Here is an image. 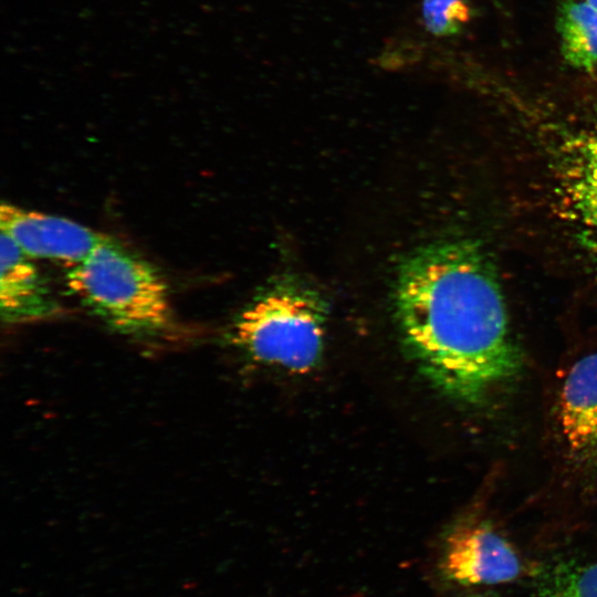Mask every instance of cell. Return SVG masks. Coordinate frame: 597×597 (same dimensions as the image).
<instances>
[{"mask_svg":"<svg viewBox=\"0 0 597 597\" xmlns=\"http://www.w3.org/2000/svg\"><path fill=\"white\" fill-rule=\"evenodd\" d=\"M421 12L426 29L437 36L459 33L471 18L465 0H422Z\"/></svg>","mask_w":597,"mask_h":597,"instance_id":"cell-11","label":"cell"},{"mask_svg":"<svg viewBox=\"0 0 597 597\" xmlns=\"http://www.w3.org/2000/svg\"><path fill=\"white\" fill-rule=\"evenodd\" d=\"M439 569L453 584L482 586L515 580L523 573V563L490 524L467 522L447 537Z\"/></svg>","mask_w":597,"mask_h":597,"instance_id":"cell-4","label":"cell"},{"mask_svg":"<svg viewBox=\"0 0 597 597\" xmlns=\"http://www.w3.org/2000/svg\"><path fill=\"white\" fill-rule=\"evenodd\" d=\"M0 239L3 321L19 323L51 316L56 304L36 266L7 233L1 231Z\"/></svg>","mask_w":597,"mask_h":597,"instance_id":"cell-7","label":"cell"},{"mask_svg":"<svg viewBox=\"0 0 597 597\" xmlns=\"http://www.w3.org/2000/svg\"><path fill=\"white\" fill-rule=\"evenodd\" d=\"M559 420L573 450L597 448V353L580 358L570 368L562 388Z\"/></svg>","mask_w":597,"mask_h":597,"instance_id":"cell-8","label":"cell"},{"mask_svg":"<svg viewBox=\"0 0 597 597\" xmlns=\"http://www.w3.org/2000/svg\"><path fill=\"white\" fill-rule=\"evenodd\" d=\"M1 231L30 258L71 264L83 261L107 237L75 221L2 203Z\"/></svg>","mask_w":597,"mask_h":597,"instance_id":"cell-6","label":"cell"},{"mask_svg":"<svg viewBox=\"0 0 597 597\" xmlns=\"http://www.w3.org/2000/svg\"><path fill=\"white\" fill-rule=\"evenodd\" d=\"M587 3H589L593 8L597 9V0H585Z\"/></svg>","mask_w":597,"mask_h":597,"instance_id":"cell-13","label":"cell"},{"mask_svg":"<svg viewBox=\"0 0 597 597\" xmlns=\"http://www.w3.org/2000/svg\"><path fill=\"white\" fill-rule=\"evenodd\" d=\"M70 292L117 332L158 334L171 320L167 285L147 261L106 238L66 275Z\"/></svg>","mask_w":597,"mask_h":597,"instance_id":"cell-2","label":"cell"},{"mask_svg":"<svg viewBox=\"0 0 597 597\" xmlns=\"http://www.w3.org/2000/svg\"><path fill=\"white\" fill-rule=\"evenodd\" d=\"M468 597H502L493 591H480V593H473L469 595Z\"/></svg>","mask_w":597,"mask_h":597,"instance_id":"cell-12","label":"cell"},{"mask_svg":"<svg viewBox=\"0 0 597 597\" xmlns=\"http://www.w3.org/2000/svg\"><path fill=\"white\" fill-rule=\"evenodd\" d=\"M325 321L326 304L316 291L281 280L240 315L233 338L255 360L304 373L321 356Z\"/></svg>","mask_w":597,"mask_h":597,"instance_id":"cell-3","label":"cell"},{"mask_svg":"<svg viewBox=\"0 0 597 597\" xmlns=\"http://www.w3.org/2000/svg\"><path fill=\"white\" fill-rule=\"evenodd\" d=\"M396 306L408 348L449 396L476 402L519 371L500 282L478 243L417 250L400 266Z\"/></svg>","mask_w":597,"mask_h":597,"instance_id":"cell-1","label":"cell"},{"mask_svg":"<svg viewBox=\"0 0 597 597\" xmlns=\"http://www.w3.org/2000/svg\"><path fill=\"white\" fill-rule=\"evenodd\" d=\"M555 179L569 224L597 256V135L584 133L563 139L555 156Z\"/></svg>","mask_w":597,"mask_h":597,"instance_id":"cell-5","label":"cell"},{"mask_svg":"<svg viewBox=\"0 0 597 597\" xmlns=\"http://www.w3.org/2000/svg\"><path fill=\"white\" fill-rule=\"evenodd\" d=\"M538 597H597V562L559 561L541 566Z\"/></svg>","mask_w":597,"mask_h":597,"instance_id":"cell-10","label":"cell"},{"mask_svg":"<svg viewBox=\"0 0 597 597\" xmlns=\"http://www.w3.org/2000/svg\"><path fill=\"white\" fill-rule=\"evenodd\" d=\"M556 29L565 62L593 71L597 66V9L585 0H565L558 8Z\"/></svg>","mask_w":597,"mask_h":597,"instance_id":"cell-9","label":"cell"}]
</instances>
